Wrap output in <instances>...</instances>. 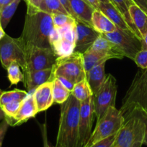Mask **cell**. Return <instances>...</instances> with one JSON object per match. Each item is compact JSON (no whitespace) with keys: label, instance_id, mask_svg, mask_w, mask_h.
<instances>
[{"label":"cell","instance_id":"1","mask_svg":"<svg viewBox=\"0 0 147 147\" xmlns=\"http://www.w3.org/2000/svg\"><path fill=\"white\" fill-rule=\"evenodd\" d=\"M53 30L52 14L40 10L26 13L24 27L20 38L25 50L33 46L51 47L50 36Z\"/></svg>","mask_w":147,"mask_h":147},{"label":"cell","instance_id":"2","mask_svg":"<svg viewBox=\"0 0 147 147\" xmlns=\"http://www.w3.org/2000/svg\"><path fill=\"white\" fill-rule=\"evenodd\" d=\"M80 106L81 102L72 94L61 104L54 147H78Z\"/></svg>","mask_w":147,"mask_h":147},{"label":"cell","instance_id":"3","mask_svg":"<svg viewBox=\"0 0 147 147\" xmlns=\"http://www.w3.org/2000/svg\"><path fill=\"white\" fill-rule=\"evenodd\" d=\"M138 110L147 113V68L137 72L122 99L120 111L125 121Z\"/></svg>","mask_w":147,"mask_h":147},{"label":"cell","instance_id":"4","mask_svg":"<svg viewBox=\"0 0 147 147\" xmlns=\"http://www.w3.org/2000/svg\"><path fill=\"white\" fill-rule=\"evenodd\" d=\"M86 74L82 53L79 52L57 57L53 67V80L55 78H62L74 85L86 78Z\"/></svg>","mask_w":147,"mask_h":147},{"label":"cell","instance_id":"5","mask_svg":"<svg viewBox=\"0 0 147 147\" xmlns=\"http://www.w3.org/2000/svg\"><path fill=\"white\" fill-rule=\"evenodd\" d=\"M144 136L145 124L139 115L133 114L118 131L112 147H141Z\"/></svg>","mask_w":147,"mask_h":147},{"label":"cell","instance_id":"6","mask_svg":"<svg viewBox=\"0 0 147 147\" xmlns=\"http://www.w3.org/2000/svg\"><path fill=\"white\" fill-rule=\"evenodd\" d=\"M125 122L120 110L115 106H111L104 116L97 121L95 129L91 134L89 139L84 147H90L97 142L115 134Z\"/></svg>","mask_w":147,"mask_h":147},{"label":"cell","instance_id":"7","mask_svg":"<svg viewBox=\"0 0 147 147\" xmlns=\"http://www.w3.org/2000/svg\"><path fill=\"white\" fill-rule=\"evenodd\" d=\"M15 61L23 71L26 70V50L20 37L14 38L6 34L0 40V62L4 69Z\"/></svg>","mask_w":147,"mask_h":147},{"label":"cell","instance_id":"8","mask_svg":"<svg viewBox=\"0 0 147 147\" xmlns=\"http://www.w3.org/2000/svg\"><path fill=\"white\" fill-rule=\"evenodd\" d=\"M76 22L53 30L50 36V46L58 57L68 56L74 52Z\"/></svg>","mask_w":147,"mask_h":147},{"label":"cell","instance_id":"9","mask_svg":"<svg viewBox=\"0 0 147 147\" xmlns=\"http://www.w3.org/2000/svg\"><path fill=\"white\" fill-rule=\"evenodd\" d=\"M116 95V79L112 75L108 74L102 86L96 94L93 96L94 109L97 121L104 116L110 107L115 106Z\"/></svg>","mask_w":147,"mask_h":147},{"label":"cell","instance_id":"10","mask_svg":"<svg viewBox=\"0 0 147 147\" xmlns=\"http://www.w3.org/2000/svg\"><path fill=\"white\" fill-rule=\"evenodd\" d=\"M116 45L124 57L134 60L135 55L141 50V40L134 33L117 28L110 33L102 34Z\"/></svg>","mask_w":147,"mask_h":147},{"label":"cell","instance_id":"11","mask_svg":"<svg viewBox=\"0 0 147 147\" xmlns=\"http://www.w3.org/2000/svg\"><path fill=\"white\" fill-rule=\"evenodd\" d=\"M57 57L51 47L35 46L30 47L26 50V70L24 72L53 68Z\"/></svg>","mask_w":147,"mask_h":147},{"label":"cell","instance_id":"12","mask_svg":"<svg viewBox=\"0 0 147 147\" xmlns=\"http://www.w3.org/2000/svg\"><path fill=\"white\" fill-rule=\"evenodd\" d=\"M95 109L93 96L81 102L79 122V144L78 147H84L87 143L92 134Z\"/></svg>","mask_w":147,"mask_h":147},{"label":"cell","instance_id":"13","mask_svg":"<svg viewBox=\"0 0 147 147\" xmlns=\"http://www.w3.org/2000/svg\"><path fill=\"white\" fill-rule=\"evenodd\" d=\"M100 35L93 27L81 22H76V42L75 52L84 53L87 50L94 42Z\"/></svg>","mask_w":147,"mask_h":147},{"label":"cell","instance_id":"14","mask_svg":"<svg viewBox=\"0 0 147 147\" xmlns=\"http://www.w3.org/2000/svg\"><path fill=\"white\" fill-rule=\"evenodd\" d=\"M35 100L33 93H29L28 96L22 101L20 110L13 119L7 121L9 125L12 126H19L24 123L31 118H34L38 113Z\"/></svg>","mask_w":147,"mask_h":147},{"label":"cell","instance_id":"15","mask_svg":"<svg viewBox=\"0 0 147 147\" xmlns=\"http://www.w3.org/2000/svg\"><path fill=\"white\" fill-rule=\"evenodd\" d=\"M24 73V86L27 91L31 92L46 82L53 80V68L27 71Z\"/></svg>","mask_w":147,"mask_h":147},{"label":"cell","instance_id":"16","mask_svg":"<svg viewBox=\"0 0 147 147\" xmlns=\"http://www.w3.org/2000/svg\"><path fill=\"white\" fill-rule=\"evenodd\" d=\"M38 112L48 109L53 103V82L49 81L40 85L33 92Z\"/></svg>","mask_w":147,"mask_h":147},{"label":"cell","instance_id":"17","mask_svg":"<svg viewBox=\"0 0 147 147\" xmlns=\"http://www.w3.org/2000/svg\"><path fill=\"white\" fill-rule=\"evenodd\" d=\"M69 1L76 21L83 22L92 27V16L95 9L84 0Z\"/></svg>","mask_w":147,"mask_h":147},{"label":"cell","instance_id":"18","mask_svg":"<svg viewBox=\"0 0 147 147\" xmlns=\"http://www.w3.org/2000/svg\"><path fill=\"white\" fill-rule=\"evenodd\" d=\"M97 9L100 10L105 16H107L109 20L115 24L117 28L123 30V31L133 32L122 14L116 9V8L110 2H99V5Z\"/></svg>","mask_w":147,"mask_h":147},{"label":"cell","instance_id":"19","mask_svg":"<svg viewBox=\"0 0 147 147\" xmlns=\"http://www.w3.org/2000/svg\"><path fill=\"white\" fill-rule=\"evenodd\" d=\"M90 47L95 51L110 56L111 59H122L124 57L123 54L116 47V45L101 34Z\"/></svg>","mask_w":147,"mask_h":147},{"label":"cell","instance_id":"20","mask_svg":"<svg viewBox=\"0 0 147 147\" xmlns=\"http://www.w3.org/2000/svg\"><path fill=\"white\" fill-rule=\"evenodd\" d=\"M105 63H102L94 66L86 74V79L93 96L96 94L106 79Z\"/></svg>","mask_w":147,"mask_h":147},{"label":"cell","instance_id":"21","mask_svg":"<svg viewBox=\"0 0 147 147\" xmlns=\"http://www.w3.org/2000/svg\"><path fill=\"white\" fill-rule=\"evenodd\" d=\"M92 27L101 34L110 33L117 29L115 24L100 10L95 9L92 16Z\"/></svg>","mask_w":147,"mask_h":147},{"label":"cell","instance_id":"22","mask_svg":"<svg viewBox=\"0 0 147 147\" xmlns=\"http://www.w3.org/2000/svg\"><path fill=\"white\" fill-rule=\"evenodd\" d=\"M129 13L134 26L143 39L147 34V14L134 4L130 5Z\"/></svg>","mask_w":147,"mask_h":147},{"label":"cell","instance_id":"23","mask_svg":"<svg viewBox=\"0 0 147 147\" xmlns=\"http://www.w3.org/2000/svg\"><path fill=\"white\" fill-rule=\"evenodd\" d=\"M82 56H83L84 66L86 73L91 70L94 66L102 63H106V61L111 59L110 56L104 53L95 51L91 47L82 53Z\"/></svg>","mask_w":147,"mask_h":147},{"label":"cell","instance_id":"24","mask_svg":"<svg viewBox=\"0 0 147 147\" xmlns=\"http://www.w3.org/2000/svg\"><path fill=\"white\" fill-rule=\"evenodd\" d=\"M110 2L116 8V9L122 14L123 18L125 19V22H127L128 25L132 30L133 32L141 40H142L141 35L138 33V30L134 26L133 23L132 19H131V15L129 13V7L131 4H132V1L131 0H109Z\"/></svg>","mask_w":147,"mask_h":147},{"label":"cell","instance_id":"25","mask_svg":"<svg viewBox=\"0 0 147 147\" xmlns=\"http://www.w3.org/2000/svg\"><path fill=\"white\" fill-rule=\"evenodd\" d=\"M52 82H53V103L61 105L69 98L71 92L57 78H55Z\"/></svg>","mask_w":147,"mask_h":147},{"label":"cell","instance_id":"26","mask_svg":"<svg viewBox=\"0 0 147 147\" xmlns=\"http://www.w3.org/2000/svg\"><path fill=\"white\" fill-rule=\"evenodd\" d=\"M39 10L50 14H69L60 0H43L39 7Z\"/></svg>","mask_w":147,"mask_h":147},{"label":"cell","instance_id":"27","mask_svg":"<svg viewBox=\"0 0 147 147\" xmlns=\"http://www.w3.org/2000/svg\"><path fill=\"white\" fill-rule=\"evenodd\" d=\"M71 94L73 95L80 102L84 101L90 96H93L86 78L74 85Z\"/></svg>","mask_w":147,"mask_h":147},{"label":"cell","instance_id":"28","mask_svg":"<svg viewBox=\"0 0 147 147\" xmlns=\"http://www.w3.org/2000/svg\"><path fill=\"white\" fill-rule=\"evenodd\" d=\"M21 0H13L2 9L0 12V24L3 29H5L17 10Z\"/></svg>","mask_w":147,"mask_h":147},{"label":"cell","instance_id":"29","mask_svg":"<svg viewBox=\"0 0 147 147\" xmlns=\"http://www.w3.org/2000/svg\"><path fill=\"white\" fill-rule=\"evenodd\" d=\"M29 93L25 90L14 89L10 91H3L0 96V106L13 101H22Z\"/></svg>","mask_w":147,"mask_h":147},{"label":"cell","instance_id":"30","mask_svg":"<svg viewBox=\"0 0 147 147\" xmlns=\"http://www.w3.org/2000/svg\"><path fill=\"white\" fill-rule=\"evenodd\" d=\"M7 71V77L11 85H17L20 82L24 80V73H22L20 66L17 62L13 61L6 69Z\"/></svg>","mask_w":147,"mask_h":147},{"label":"cell","instance_id":"31","mask_svg":"<svg viewBox=\"0 0 147 147\" xmlns=\"http://www.w3.org/2000/svg\"><path fill=\"white\" fill-rule=\"evenodd\" d=\"M21 104L22 101H19L18 100V101L10 102V103H7L6 104L0 106V107L2 109L3 112L5 114V118L4 119L7 121L13 119L16 116L19 110H20Z\"/></svg>","mask_w":147,"mask_h":147},{"label":"cell","instance_id":"32","mask_svg":"<svg viewBox=\"0 0 147 147\" xmlns=\"http://www.w3.org/2000/svg\"><path fill=\"white\" fill-rule=\"evenodd\" d=\"M52 20L55 29L60 28L68 24H74L76 22L74 17H71L69 14H52Z\"/></svg>","mask_w":147,"mask_h":147},{"label":"cell","instance_id":"33","mask_svg":"<svg viewBox=\"0 0 147 147\" xmlns=\"http://www.w3.org/2000/svg\"><path fill=\"white\" fill-rule=\"evenodd\" d=\"M133 61L141 69L147 68V50H141L134 57Z\"/></svg>","mask_w":147,"mask_h":147},{"label":"cell","instance_id":"34","mask_svg":"<svg viewBox=\"0 0 147 147\" xmlns=\"http://www.w3.org/2000/svg\"><path fill=\"white\" fill-rule=\"evenodd\" d=\"M116 135L117 134L112 135V136H109V137L97 142L95 144L92 145L90 147H112V145H113L114 142L115 140V138H116Z\"/></svg>","mask_w":147,"mask_h":147},{"label":"cell","instance_id":"35","mask_svg":"<svg viewBox=\"0 0 147 147\" xmlns=\"http://www.w3.org/2000/svg\"><path fill=\"white\" fill-rule=\"evenodd\" d=\"M27 4V13H32L39 10L43 0H24Z\"/></svg>","mask_w":147,"mask_h":147},{"label":"cell","instance_id":"36","mask_svg":"<svg viewBox=\"0 0 147 147\" xmlns=\"http://www.w3.org/2000/svg\"><path fill=\"white\" fill-rule=\"evenodd\" d=\"M10 126L8 122L5 119H3L1 122H0V147L2 146L3 141H4L5 135L7 134L8 128Z\"/></svg>","mask_w":147,"mask_h":147},{"label":"cell","instance_id":"37","mask_svg":"<svg viewBox=\"0 0 147 147\" xmlns=\"http://www.w3.org/2000/svg\"><path fill=\"white\" fill-rule=\"evenodd\" d=\"M133 114L139 115L141 119H142L144 124H145V136H144V144H146L147 146V113L144 111L138 110L134 112L131 116H133Z\"/></svg>","mask_w":147,"mask_h":147},{"label":"cell","instance_id":"38","mask_svg":"<svg viewBox=\"0 0 147 147\" xmlns=\"http://www.w3.org/2000/svg\"><path fill=\"white\" fill-rule=\"evenodd\" d=\"M133 4H135L147 14V0H131Z\"/></svg>","mask_w":147,"mask_h":147},{"label":"cell","instance_id":"39","mask_svg":"<svg viewBox=\"0 0 147 147\" xmlns=\"http://www.w3.org/2000/svg\"><path fill=\"white\" fill-rule=\"evenodd\" d=\"M60 1L61 2V4H63V6L64 7V8L66 9V10L67 11V12L69 13V14L70 16H71L72 17L75 19L74 17V14L73 11H72L71 8V6H70V3H69V0H60ZM76 20V19H75Z\"/></svg>","mask_w":147,"mask_h":147},{"label":"cell","instance_id":"40","mask_svg":"<svg viewBox=\"0 0 147 147\" xmlns=\"http://www.w3.org/2000/svg\"><path fill=\"white\" fill-rule=\"evenodd\" d=\"M59 78V80H61V83H63V84L64 85V86H66V87L67 88L69 89V90H70L71 92L72 91V90H73L74 86V85L72 84V83H71V82L68 81V80H66V79L62 78Z\"/></svg>","mask_w":147,"mask_h":147},{"label":"cell","instance_id":"41","mask_svg":"<svg viewBox=\"0 0 147 147\" xmlns=\"http://www.w3.org/2000/svg\"><path fill=\"white\" fill-rule=\"evenodd\" d=\"M86 2L89 3L92 7H93L95 9H97L99 5V0H85Z\"/></svg>","mask_w":147,"mask_h":147},{"label":"cell","instance_id":"42","mask_svg":"<svg viewBox=\"0 0 147 147\" xmlns=\"http://www.w3.org/2000/svg\"><path fill=\"white\" fill-rule=\"evenodd\" d=\"M12 1L13 0H0V12L5 6H7V4H10Z\"/></svg>","mask_w":147,"mask_h":147},{"label":"cell","instance_id":"43","mask_svg":"<svg viewBox=\"0 0 147 147\" xmlns=\"http://www.w3.org/2000/svg\"><path fill=\"white\" fill-rule=\"evenodd\" d=\"M141 50H147V34L141 40Z\"/></svg>","mask_w":147,"mask_h":147},{"label":"cell","instance_id":"44","mask_svg":"<svg viewBox=\"0 0 147 147\" xmlns=\"http://www.w3.org/2000/svg\"><path fill=\"white\" fill-rule=\"evenodd\" d=\"M6 34L5 32H4V29L2 28L1 26H0V40L4 37V35Z\"/></svg>","mask_w":147,"mask_h":147},{"label":"cell","instance_id":"45","mask_svg":"<svg viewBox=\"0 0 147 147\" xmlns=\"http://www.w3.org/2000/svg\"><path fill=\"white\" fill-rule=\"evenodd\" d=\"M4 118H5V114H4V113L3 112L1 108L0 107V121H2L3 119H4Z\"/></svg>","mask_w":147,"mask_h":147},{"label":"cell","instance_id":"46","mask_svg":"<svg viewBox=\"0 0 147 147\" xmlns=\"http://www.w3.org/2000/svg\"><path fill=\"white\" fill-rule=\"evenodd\" d=\"M99 2H103V3H108L110 2L109 0H99Z\"/></svg>","mask_w":147,"mask_h":147},{"label":"cell","instance_id":"47","mask_svg":"<svg viewBox=\"0 0 147 147\" xmlns=\"http://www.w3.org/2000/svg\"><path fill=\"white\" fill-rule=\"evenodd\" d=\"M2 92H3L2 90H1V89H0V96H1V93H2Z\"/></svg>","mask_w":147,"mask_h":147},{"label":"cell","instance_id":"48","mask_svg":"<svg viewBox=\"0 0 147 147\" xmlns=\"http://www.w3.org/2000/svg\"><path fill=\"white\" fill-rule=\"evenodd\" d=\"M0 26H1V24H0Z\"/></svg>","mask_w":147,"mask_h":147},{"label":"cell","instance_id":"49","mask_svg":"<svg viewBox=\"0 0 147 147\" xmlns=\"http://www.w3.org/2000/svg\"><path fill=\"white\" fill-rule=\"evenodd\" d=\"M84 1H85V0H84Z\"/></svg>","mask_w":147,"mask_h":147}]
</instances>
